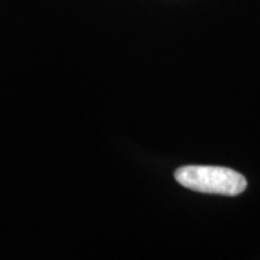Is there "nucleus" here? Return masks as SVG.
Masks as SVG:
<instances>
[{
  "mask_svg": "<svg viewBox=\"0 0 260 260\" xmlns=\"http://www.w3.org/2000/svg\"><path fill=\"white\" fill-rule=\"evenodd\" d=\"M179 185L195 192L236 197L246 191L247 181L240 172L225 167L186 165L175 171Z\"/></svg>",
  "mask_w": 260,
  "mask_h": 260,
  "instance_id": "nucleus-1",
  "label": "nucleus"
}]
</instances>
